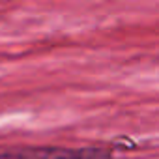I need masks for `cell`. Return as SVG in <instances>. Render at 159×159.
Masks as SVG:
<instances>
[]
</instances>
